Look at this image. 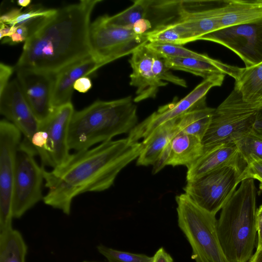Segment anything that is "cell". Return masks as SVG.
I'll return each instance as SVG.
<instances>
[{
    "label": "cell",
    "instance_id": "36",
    "mask_svg": "<svg viewBox=\"0 0 262 262\" xmlns=\"http://www.w3.org/2000/svg\"><path fill=\"white\" fill-rule=\"evenodd\" d=\"M255 223L258 234V243L256 250H258L262 247V204L256 210Z\"/></svg>",
    "mask_w": 262,
    "mask_h": 262
},
{
    "label": "cell",
    "instance_id": "24",
    "mask_svg": "<svg viewBox=\"0 0 262 262\" xmlns=\"http://www.w3.org/2000/svg\"><path fill=\"white\" fill-rule=\"evenodd\" d=\"M234 79V89L243 100L257 110L262 109V63L250 68H238Z\"/></svg>",
    "mask_w": 262,
    "mask_h": 262
},
{
    "label": "cell",
    "instance_id": "39",
    "mask_svg": "<svg viewBox=\"0 0 262 262\" xmlns=\"http://www.w3.org/2000/svg\"><path fill=\"white\" fill-rule=\"evenodd\" d=\"M21 8H13L1 15L0 17V24H7L13 21L22 13L21 12Z\"/></svg>",
    "mask_w": 262,
    "mask_h": 262
},
{
    "label": "cell",
    "instance_id": "23",
    "mask_svg": "<svg viewBox=\"0 0 262 262\" xmlns=\"http://www.w3.org/2000/svg\"><path fill=\"white\" fill-rule=\"evenodd\" d=\"M204 146L197 137L179 130L170 142L167 165L190 167L203 154Z\"/></svg>",
    "mask_w": 262,
    "mask_h": 262
},
{
    "label": "cell",
    "instance_id": "22",
    "mask_svg": "<svg viewBox=\"0 0 262 262\" xmlns=\"http://www.w3.org/2000/svg\"><path fill=\"white\" fill-rule=\"evenodd\" d=\"M179 130L177 119L168 121L156 128L142 141L144 146L138 158L137 165H153Z\"/></svg>",
    "mask_w": 262,
    "mask_h": 262
},
{
    "label": "cell",
    "instance_id": "14",
    "mask_svg": "<svg viewBox=\"0 0 262 262\" xmlns=\"http://www.w3.org/2000/svg\"><path fill=\"white\" fill-rule=\"evenodd\" d=\"M16 71L23 94L40 124L55 109L52 104L55 75L25 69Z\"/></svg>",
    "mask_w": 262,
    "mask_h": 262
},
{
    "label": "cell",
    "instance_id": "40",
    "mask_svg": "<svg viewBox=\"0 0 262 262\" xmlns=\"http://www.w3.org/2000/svg\"><path fill=\"white\" fill-rule=\"evenodd\" d=\"M17 27L15 26H10L6 24H1L0 25V38L9 37L15 33Z\"/></svg>",
    "mask_w": 262,
    "mask_h": 262
},
{
    "label": "cell",
    "instance_id": "27",
    "mask_svg": "<svg viewBox=\"0 0 262 262\" xmlns=\"http://www.w3.org/2000/svg\"><path fill=\"white\" fill-rule=\"evenodd\" d=\"M27 249L18 230L12 228L0 233V262H26Z\"/></svg>",
    "mask_w": 262,
    "mask_h": 262
},
{
    "label": "cell",
    "instance_id": "38",
    "mask_svg": "<svg viewBox=\"0 0 262 262\" xmlns=\"http://www.w3.org/2000/svg\"><path fill=\"white\" fill-rule=\"evenodd\" d=\"M152 262H174L171 255L163 247L160 248L152 256Z\"/></svg>",
    "mask_w": 262,
    "mask_h": 262
},
{
    "label": "cell",
    "instance_id": "25",
    "mask_svg": "<svg viewBox=\"0 0 262 262\" xmlns=\"http://www.w3.org/2000/svg\"><path fill=\"white\" fill-rule=\"evenodd\" d=\"M214 110L206 105L204 99L195 107L177 118L179 130L202 141L209 128Z\"/></svg>",
    "mask_w": 262,
    "mask_h": 262
},
{
    "label": "cell",
    "instance_id": "8",
    "mask_svg": "<svg viewBox=\"0 0 262 262\" xmlns=\"http://www.w3.org/2000/svg\"><path fill=\"white\" fill-rule=\"evenodd\" d=\"M243 169L240 164L223 167L187 181L183 189L196 205L216 215L235 191Z\"/></svg>",
    "mask_w": 262,
    "mask_h": 262
},
{
    "label": "cell",
    "instance_id": "33",
    "mask_svg": "<svg viewBox=\"0 0 262 262\" xmlns=\"http://www.w3.org/2000/svg\"><path fill=\"white\" fill-rule=\"evenodd\" d=\"M247 179L257 180L262 183V160L253 162L243 168L238 178L241 183L243 180Z\"/></svg>",
    "mask_w": 262,
    "mask_h": 262
},
{
    "label": "cell",
    "instance_id": "13",
    "mask_svg": "<svg viewBox=\"0 0 262 262\" xmlns=\"http://www.w3.org/2000/svg\"><path fill=\"white\" fill-rule=\"evenodd\" d=\"M75 112L72 103L55 108L44 122L39 124L45 136V144L39 155L42 166L53 168L64 162L70 155L68 143L70 123Z\"/></svg>",
    "mask_w": 262,
    "mask_h": 262
},
{
    "label": "cell",
    "instance_id": "44",
    "mask_svg": "<svg viewBox=\"0 0 262 262\" xmlns=\"http://www.w3.org/2000/svg\"><path fill=\"white\" fill-rule=\"evenodd\" d=\"M16 33L22 35L27 39L28 37L29 30V29L25 26H20L17 27Z\"/></svg>",
    "mask_w": 262,
    "mask_h": 262
},
{
    "label": "cell",
    "instance_id": "20",
    "mask_svg": "<svg viewBox=\"0 0 262 262\" xmlns=\"http://www.w3.org/2000/svg\"><path fill=\"white\" fill-rule=\"evenodd\" d=\"M262 18V0H224L220 12V29Z\"/></svg>",
    "mask_w": 262,
    "mask_h": 262
},
{
    "label": "cell",
    "instance_id": "12",
    "mask_svg": "<svg viewBox=\"0 0 262 262\" xmlns=\"http://www.w3.org/2000/svg\"><path fill=\"white\" fill-rule=\"evenodd\" d=\"M225 75H216L204 79L191 92L177 101L160 106L142 122L138 124L129 133L128 138L133 142H139L146 138L160 125L176 119L197 106L209 91L215 86H220Z\"/></svg>",
    "mask_w": 262,
    "mask_h": 262
},
{
    "label": "cell",
    "instance_id": "9",
    "mask_svg": "<svg viewBox=\"0 0 262 262\" xmlns=\"http://www.w3.org/2000/svg\"><path fill=\"white\" fill-rule=\"evenodd\" d=\"M148 42L146 34H138L132 28L107 25L101 17L91 24L90 43L92 55L102 67L132 54L140 46Z\"/></svg>",
    "mask_w": 262,
    "mask_h": 262
},
{
    "label": "cell",
    "instance_id": "29",
    "mask_svg": "<svg viewBox=\"0 0 262 262\" xmlns=\"http://www.w3.org/2000/svg\"><path fill=\"white\" fill-rule=\"evenodd\" d=\"M246 165L262 160V136L254 130L234 143Z\"/></svg>",
    "mask_w": 262,
    "mask_h": 262
},
{
    "label": "cell",
    "instance_id": "1",
    "mask_svg": "<svg viewBox=\"0 0 262 262\" xmlns=\"http://www.w3.org/2000/svg\"><path fill=\"white\" fill-rule=\"evenodd\" d=\"M144 146L142 142L128 138L110 140L70 154L64 162L50 171L44 167L48 189L44 203L69 215L75 197L110 188L121 170L138 158Z\"/></svg>",
    "mask_w": 262,
    "mask_h": 262
},
{
    "label": "cell",
    "instance_id": "15",
    "mask_svg": "<svg viewBox=\"0 0 262 262\" xmlns=\"http://www.w3.org/2000/svg\"><path fill=\"white\" fill-rule=\"evenodd\" d=\"M0 113L21 132L30 143L39 123L28 103L16 79L9 82L0 94Z\"/></svg>",
    "mask_w": 262,
    "mask_h": 262
},
{
    "label": "cell",
    "instance_id": "18",
    "mask_svg": "<svg viewBox=\"0 0 262 262\" xmlns=\"http://www.w3.org/2000/svg\"><path fill=\"white\" fill-rule=\"evenodd\" d=\"M102 67L92 55L77 61L54 76L52 104L54 108L71 103L74 84L80 78L94 73Z\"/></svg>",
    "mask_w": 262,
    "mask_h": 262
},
{
    "label": "cell",
    "instance_id": "5",
    "mask_svg": "<svg viewBox=\"0 0 262 262\" xmlns=\"http://www.w3.org/2000/svg\"><path fill=\"white\" fill-rule=\"evenodd\" d=\"M178 226L192 249L195 262H228L217 232L215 215L196 205L185 193L176 196Z\"/></svg>",
    "mask_w": 262,
    "mask_h": 262
},
{
    "label": "cell",
    "instance_id": "30",
    "mask_svg": "<svg viewBox=\"0 0 262 262\" xmlns=\"http://www.w3.org/2000/svg\"><path fill=\"white\" fill-rule=\"evenodd\" d=\"M97 249L108 262H152V256L120 251L104 245H99Z\"/></svg>",
    "mask_w": 262,
    "mask_h": 262
},
{
    "label": "cell",
    "instance_id": "17",
    "mask_svg": "<svg viewBox=\"0 0 262 262\" xmlns=\"http://www.w3.org/2000/svg\"><path fill=\"white\" fill-rule=\"evenodd\" d=\"M146 45L138 48L129 60L132 70L129 84L136 88L135 103L155 98L160 88L168 84L160 80L155 75L152 69V52Z\"/></svg>",
    "mask_w": 262,
    "mask_h": 262
},
{
    "label": "cell",
    "instance_id": "31",
    "mask_svg": "<svg viewBox=\"0 0 262 262\" xmlns=\"http://www.w3.org/2000/svg\"><path fill=\"white\" fill-rule=\"evenodd\" d=\"M152 69L156 77L162 81L170 82L183 88H186L187 86L186 81L173 75L170 71V69L166 66L164 57L152 51Z\"/></svg>",
    "mask_w": 262,
    "mask_h": 262
},
{
    "label": "cell",
    "instance_id": "37",
    "mask_svg": "<svg viewBox=\"0 0 262 262\" xmlns=\"http://www.w3.org/2000/svg\"><path fill=\"white\" fill-rule=\"evenodd\" d=\"M92 86L91 80L87 76L79 78L74 84V90L80 93L87 92Z\"/></svg>",
    "mask_w": 262,
    "mask_h": 262
},
{
    "label": "cell",
    "instance_id": "47",
    "mask_svg": "<svg viewBox=\"0 0 262 262\" xmlns=\"http://www.w3.org/2000/svg\"><path fill=\"white\" fill-rule=\"evenodd\" d=\"M83 262H94V261H83Z\"/></svg>",
    "mask_w": 262,
    "mask_h": 262
},
{
    "label": "cell",
    "instance_id": "32",
    "mask_svg": "<svg viewBox=\"0 0 262 262\" xmlns=\"http://www.w3.org/2000/svg\"><path fill=\"white\" fill-rule=\"evenodd\" d=\"M57 9L31 8L22 12L16 18L7 24L10 26H25L29 29L43 18L54 14Z\"/></svg>",
    "mask_w": 262,
    "mask_h": 262
},
{
    "label": "cell",
    "instance_id": "11",
    "mask_svg": "<svg viewBox=\"0 0 262 262\" xmlns=\"http://www.w3.org/2000/svg\"><path fill=\"white\" fill-rule=\"evenodd\" d=\"M200 40L228 48L243 61L246 68L262 63V18L219 29Z\"/></svg>",
    "mask_w": 262,
    "mask_h": 262
},
{
    "label": "cell",
    "instance_id": "35",
    "mask_svg": "<svg viewBox=\"0 0 262 262\" xmlns=\"http://www.w3.org/2000/svg\"><path fill=\"white\" fill-rule=\"evenodd\" d=\"M170 151V142L162 151L158 158L153 164L152 173L156 174L166 166Z\"/></svg>",
    "mask_w": 262,
    "mask_h": 262
},
{
    "label": "cell",
    "instance_id": "48",
    "mask_svg": "<svg viewBox=\"0 0 262 262\" xmlns=\"http://www.w3.org/2000/svg\"><path fill=\"white\" fill-rule=\"evenodd\" d=\"M261 249H262V247H261ZM259 250H260V249H259Z\"/></svg>",
    "mask_w": 262,
    "mask_h": 262
},
{
    "label": "cell",
    "instance_id": "46",
    "mask_svg": "<svg viewBox=\"0 0 262 262\" xmlns=\"http://www.w3.org/2000/svg\"><path fill=\"white\" fill-rule=\"evenodd\" d=\"M259 188L262 190V183H260L259 184Z\"/></svg>",
    "mask_w": 262,
    "mask_h": 262
},
{
    "label": "cell",
    "instance_id": "41",
    "mask_svg": "<svg viewBox=\"0 0 262 262\" xmlns=\"http://www.w3.org/2000/svg\"><path fill=\"white\" fill-rule=\"evenodd\" d=\"M26 40V38L22 35L15 32L9 37L4 38L3 39H2V43L16 44L24 41H25Z\"/></svg>",
    "mask_w": 262,
    "mask_h": 262
},
{
    "label": "cell",
    "instance_id": "3",
    "mask_svg": "<svg viewBox=\"0 0 262 262\" xmlns=\"http://www.w3.org/2000/svg\"><path fill=\"white\" fill-rule=\"evenodd\" d=\"M137 106L128 96L112 101L97 100L74 112L68 136L70 149L76 151L129 133L138 123Z\"/></svg>",
    "mask_w": 262,
    "mask_h": 262
},
{
    "label": "cell",
    "instance_id": "10",
    "mask_svg": "<svg viewBox=\"0 0 262 262\" xmlns=\"http://www.w3.org/2000/svg\"><path fill=\"white\" fill-rule=\"evenodd\" d=\"M21 132L6 119L0 121V233L12 228V199Z\"/></svg>",
    "mask_w": 262,
    "mask_h": 262
},
{
    "label": "cell",
    "instance_id": "7",
    "mask_svg": "<svg viewBox=\"0 0 262 262\" xmlns=\"http://www.w3.org/2000/svg\"><path fill=\"white\" fill-rule=\"evenodd\" d=\"M35 148L23 139L19 145L16 160L12 199L13 218L21 217L29 210L43 200L44 167L35 161Z\"/></svg>",
    "mask_w": 262,
    "mask_h": 262
},
{
    "label": "cell",
    "instance_id": "19",
    "mask_svg": "<svg viewBox=\"0 0 262 262\" xmlns=\"http://www.w3.org/2000/svg\"><path fill=\"white\" fill-rule=\"evenodd\" d=\"M242 161L235 144H222L213 146L204 149L203 155L187 168L186 180H195L228 165H241Z\"/></svg>",
    "mask_w": 262,
    "mask_h": 262
},
{
    "label": "cell",
    "instance_id": "34",
    "mask_svg": "<svg viewBox=\"0 0 262 262\" xmlns=\"http://www.w3.org/2000/svg\"><path fill=\"white\" fill-rule=\"evenodd\" d=\"M14 68L1 62L0 63V94H2L9 84V79Z\"/></svg>",
    "mask_w": 262,
    "mask_h": 262
},
{
    "label": "cell",
    "instance_id": "16",
    "mask_svg": "<svg viewBox=\"0 0 262 262\" xmlns=\"http://www.w3.org/2000/svg\"><path fill=\"white\" fill-rule=\"evenodd\" d=\"M224 0L180 1L178 18L191 31L196 40L220 29V12Z\"/></svg>",
    "mask_w": 262,
    "mask_h": 262
},
{
    "label": "cell",
    "instance_id": "26",
    "mask_svg": "<svg viewBox=\"0 0 262 262\" xmlns=\"http://www.w3.org/2000/svg\"><path fill=\"white\" fill-rule=\"evenodd\" d=\"M148 42L182 46L196 39L188 28L179 18L158 26L146 33Z\"/></svg>",
    "mask_w": 262,
    "mask_h": 262
},
{
    "label": "cell",
    "instance_id": "21",
    "mask_svg": "<svg viewBox=\"0 0 262 262\" xmlns=\"http://www.w3.org/2000/svg\"><path fill=\"white\" fill-rule=\"evenodd\" d=\"M170 70L182 71L203 77L204 79L216 75H228L234 78L238 67L214 59L209 61L195 58H164Z\"/></svg>",
    "mask_w": 262,
    "mask_h": 262
},
{
    "label": "cell",
    "instance_id": "28",
    "mask_svg": "<svg viewBox=\"0 0 262 262\" xmlns=\"http://www.w3.org/2000/svg\"><path fill=\"white\" fill-rule=\"evenodd\" d=\"M151 1L137 0L124 10L113 16L107 15L101 16L106 24L123 28H133L139 21L147 19Z\"/></svg>",
    "mask_w": 262,
    "mask_h": 262
},
{
    "label": "cell",
    "instance_id": "4",
    "mask_svg": "<svg viewBox=\"0 0 262 262\" xmlns=\"http://www.w3.org/2000/svg\"><path fill=\"white\" fill-rule=\"evenodd\" d=\"M221 210L217 232L225 257L228 262H248L257 233L254 180H243Z\"/></svg>",
    "mask_w": 262,
    "mask_h": 262
},
{
    "label": "cell",
    "instance_id": "45",
    "mask_svg": "<svg viewBox=\"0 0 262 262\" xmlns=\"http://www.w3.org/2000/svg\"><path fill=\"white\" fill-rule=\"evenodd\" d=\"M31 0H18L17 2V5L21 6V8L27 7L31 4Z\"/></svg>",
    "mask_w": 262,
    "mask_h": 262
},
{
    "label": "cell",
    "instance_id": "42",
    "mask_svg": "<svg viewBox=\"0 0 262 262\" xmlns=\"http://www.w3.org/2000/svg\"><path fill=\"white\" fill-rule=\"evenodd\" d=\"M253 130L257 134L262 136V109L259 110L258 112Z\"/></svg>",
    "mask_w": 262,
    "mask_h": 262
},
{
    "label": "cell",
    "instance_id": "43",
    "mask_svg": "<svg viewBox=\"0 0 262 262\" xmlns=\"http://www.w3.org/2000/svg\"><path fill=\"white\" fill-rule=\"evenodd\" d=\"M248 262H262V249L256 250Z\"/></svg>",
    "mask_w": 262,
    "mask_h": 262
},
{
    "label": "cell",
    "instance_id": "6",
    "mask_svg": "<svg viewBox=\"0 0 262 262\" xmlns=\"http://www.w3.org/2000/svg\"><path fill=\"white\" fill-rule=\"evenodd\" d=\"M258 111L245 102L233 89L214 108L209 128L202 140L204 149L222 144H234L251 133Z\"/></svg>",
    "mask_w": 262,
    "mask_h": 262
},
{
    "label": "cell",
    "instance_id": "2",
    "mask_svg": "<svg viewBox=\"0 0 262 262\" xmlns=\"http://www.w3.org/2000/svg\"><path fill=\"white\" fill-rule=\"evenodd\" d=\"M101 0H81L57 9L29 29L15 70L55 75L68 66L92 55L91 15Z\"/></svg>",
    "mask_w": 262,
    "mask_h": 262
}]
</instances>
